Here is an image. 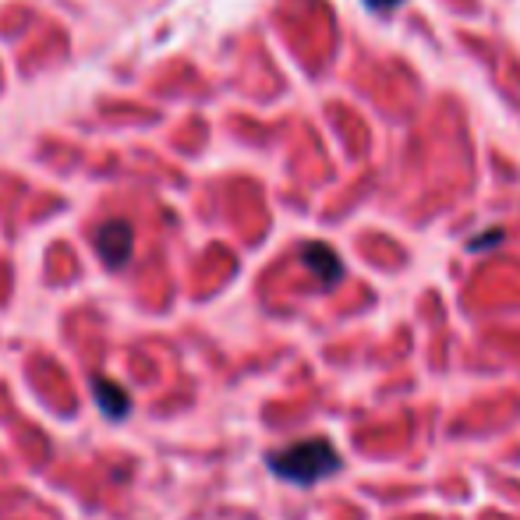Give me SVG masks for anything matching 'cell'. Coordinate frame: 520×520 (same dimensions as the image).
<instances>
[{"label":"cell","mask_w":520,"mask_h":520,"mask_svg":"<svg viewBox=\"0 0 520 520\" xmlns=\"http://www.w3.org/2000/svg\"><path fill=\"white\" fill-rule=\"evenodd\" d=\"M397 4H404V0H365V8L372 11H393Z\"/></svg>","instance_id":"obj_6"},{"label":"cell","mask_w":520,"mask_h":520,"mask_svg":"<svg viewBox=\"0 0 520 520\" xmlns=\"http://www.w3.org/2000/svg\"><path fill=\"white\" fill-rule=\"evenodd\" d=\"M499 241H503V230H492V234H485V238L471 241V252H478V248H492V245H499Z\"/></svg>","instance_id":"obj_5"},{"label":"cell","mask_w":520,"mask_h":520,"mask_svg":"<svg viewBox=\"0 0 520 520\" xmlns=\"http://www.w3.org/2000/svg\"><path fill=\"white\" fill-rule=\"evenodd\" d=\"M301 259H305V266L319 276L322 287H337V283L344 280V262L337 259V252H333L329 245L312 241V245L301 248Z\"/></svg>","instance_id":"obj_3"},{"label":"cell","mask_w":520,"mask_h":520,"mask_svg":"<svg viewBox=\"0 0 520 520\" xmlns=\"http://www.w3.org/2000/svg\"><path fill=\"white\" fill-rule=\"evenodd\" d=\"M92 400H96L100 411L107 414V418H114V421H121L124 414H128V407H131L128 393H124L114 379H103V375L92 379Z\"/></svg>","instance_id":"obj_4"},{"label":"cell","mask_w":520,"mask_h":520,"mask_svg":"<svg viewBox=\"0 0 520 520\" xmlns=\"http://www.w3.org/2000/svg\"><path fill=\"white\" fill-rule=\"evenodd\" d=\"M269 471L291 485H315L322 478L340 471V453L329 446V439H301V443L276 450L266 457Z\"/></svg>","instance_id":"obj_1"},{"label":"cell","mask_w":520,"mask_h":520,"mask_svg":"<svg viewBox=\"0 0 520 520\" xmlns=\"http://www.w3.org/2000/svg\"><path fill=\"white\" fill-rule=\"evenodd\" d=\"M131 245H135V234L128 220H107L96 230V255L107 269H121L131 255Z\"/></svg>","instance_id":"obj_2"}]
</instances>
